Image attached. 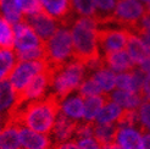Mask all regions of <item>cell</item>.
Masks as SVG:
<instances>
[{
    "instance_id": "obj_1",
    "label": "cell",
    "mask_w": 150,
    "mask_h": 149,
    "mask_svg": "<svg viewBox=\"0 0 150 149\" xmlns=\"http://www.w3.org/2000/svg\"><path fill=\"white\" fill-rule=\"evenodd\" d=\"M60 100L56 94L50 92L39 100L17 103L7 120L16 122L18 126H26L37 132L49 135L60 113Z\"/></svg>"
},
{
    "instance_id": "obj_19",
    "label": "cell",
    "mask_w": 150,
    "mask_h": 149,
    "mask_svg": "<svg viewBox=\"0 0 150 149\" xmlns=\"http://www.w3.org/2000/svg\"><path fill=\"white\" fill-rule=\"evenodd\" d=\"M20 126L11 120H7L0 130V149H21Z\"/></svg>"
},
{
    "instance_id": "obj_17",
    "label": "cell",
    "mask_w": 150,
    "mask_h": 149,
    "mask_svg": "<svg viewBox=\"0 0 150 149\" xmlns=\"http://www.w3.org/2000/svg\"><path fill=\"white\" fill-rule=\"evenodd\" d=\"M60 111L72 117L74 120H83L84 116V96L82 95L77 89L73 91L72 94H69L66 98L61 101L60 105Z\"/></svg>"
},
{
    "instance_id": "obj_27",
    "label": "cell",
    "mask_w": 150,
    "mask_h": 149,
    "mask_svg": "<svg viewBox=\"0 0 150 149\" xmlns=\"http://www.w3.org/2000/svg\"><path fill=\"white\" fill-rule=\"evenodd\" d=\"M122 108L118 105L115 101H110L109 104H106L100 111L99 114L96 115V117L94 118V121L96 123H108V122H114L116 118L118 117V115L121 114Z\"/></svg>"
},
{
    "instance_id": "obj_38",
    "label": "cell",
    "mask_w": 150,
    "mask_h": 149,
    "mask_svg": "<svg viewBox=\"0 0 150 149\" xmlns=\"http://www.w3.org/2000/svg\"><path fill=\"white\" fill-rule=\"evenodd\" d=\"M101 149H122V148L120 147L116 142H111V143H108V144L101 145Z\"/></svg>"
},
{
    "instance_id": "obj_33",
    "label": "cell",
    "mask_w": 150,
    "mask_h": 149,
    "mask_svg": "<svg viewBox=\"0 0 150 149\" xmlns=\"http://www.w3.org/2000/svg\"><path fill=\"white\" fill-rule=\"evenodd\" d=\"M77 144L81 147V149H101V144L96 140L95 137H86V138H79L77 140Z\"/></svg>"
},
{
    "instance_id": "obj_40",
    "label": "cell",
    "mask_w": 150,
    "mask_h": 149,
    "mask_svg": "<svg viewBox=\"0 0 150 149\" xmlns=\"http://www.w3.org/2000/svg\"><path fill=\"white\" fill-rule=\"evenodd\" d=\"M5 122H6V121H5V118L0 116V123H5Z\"/></svg>"
},
{
    "instance_id": "obj_42",
    "label": "cell",
    "mask_w": 150,
    "mask_h": 149,
    "mask_svg": "<svg viewBox=\"0 0 150 149\" xmlns=\"http://www.w3.org/2000/svg\"><path fill=\"white\" fill-rule=\"evenodd\" d=\"M3 125H4V123H0V130H1V127H3Z\"/></svg>"
},
{
    "instance_id": "obj_15",
    "label": "cell",
    "mask_w": 150,
    "mask_h": 149,
    "mask_svg": "<svg viewBox=\"0 0 150 149\" xmlns=\"http://www.w3.org/2000/svg\"><path fill=\"white\" fill-rule=\"evenodd\" d=\"M105 66L112 70L114 72H129L137 66V64L132 60L127 50L111 51L103 55Z\"/></svg>"
},
{
    "instance_id": "obj_6",
    "label": "cell",
    "mask_w": 150,
    "mask_h": 149,
    "mask_svg": "<svg viewBox=\"0 0 150 149\" xmlns=\"http://www.w3.org/2000/svg\"><path fill=\"white\" fill-rule=\"evenodd\" d=\"M48 67L47 60H18L7 79L18 95L37 74L45 71Z\"/></svg>"
},
{
    "instance_id": "obj_26",
    "label": "cell",
    "mask_w": 150,
    "mask_h": 149,
    "mask_svg": "<svg viewBox=\"0 0 150 149\" xmlns=\"http://www.w3.org/2000/svg\"><path fill=\"white\" fill-rule=\"evenodd\" d=\"M116 4H117V0H95L94 18L96 21V23L114 17Z\"/></svg>"
},
{
    "instance_id": "obj_13",
    "label": "cell",
    "mask_w": 150,
    "mask_h": 149,
    "mask_svg": "<svg viewBox=\"0 0 150 149\" xmlns=\"http://www.w3.org/2000/svg\"><path fill=\"white\" fill-rule=\"evenodd\" d=\"M78 121L79 120H74V118L69 117L67 115H65L64 113L60 111L55 120V123L49 133L52 145L71 140L73 138Z\"/></svg>"
},
{
    "instance_id": "obj_10",
    "label": "cell",
    "mask_w": 150,
    "mask_h": 149,
    "mask_svg": "<svg viewBox=\"0 0 150 149\" xmlns=\"http://www.w3.org/2000/svg\"><path fill=\"white\" fill-rule=\"evenodd\" d=\"M40 9L60 22L61 26H72L77 16L73 12L71 0H39Z\"/></svg>"
},
{
    "instance_id": "obj_43",
    "label": "cell",
    "mask_w": 150,
    "mask_h": 149,
    "mask_svg": "<svg viewBox=\"0 0 150 149\" xmlns=\"http://www.w3.org/2000/svg\"><path fill=\"white\" fill-rule=\"evenodd\" d=\"M51 149H52V148H51Z\"/></svg>"
},
{
    "instance_id": "obj_22",
    "label": "cell",
    "mask_w": 150,
    "mask_h": 149,
    "mask_svg": "<svg viewBox=\"0 0 150 149\" xmlns=\"http://www.w3.org/2000/svg\"><path fill=\"white\" fill-rule=\"evenodd\" d=\"M126 50H127V53L129 54V56L132 57V60L137 65H139L142 61H144L145 59L150 55L144 42L134 33H129L128 40H127Z\"/></svg>"
},
{
    "instance_id": "obj_18",
    "label": "cell",
    "mask_w": 150,
    "mask_h": 149,
    "mask_svg": "<svg viewBox=\"0 0 150 149\" xmlns=\"http://www.w3.org/2000/svg\"><path fill=\"white\" fill-rule=\"evenodd\" d=\"M116 143L122 149H144L142 132L134 127H121L116 135Z\"/></svg>"
},
{
    "instance_id": "obj_23",
    "label": "cell",
    "mask_w": 150,
    "mask_h": 149,
    "mask_svg": "<svg viewBox=\"0 0 150 149\" xmlns=\"http://www.w3.org/2000/svg\"><path fill=\"white\" fill-rule=\"evenodd\" d=\"M118 125L115 122H108V123H95L93 137L101 144H108L111 142H116V135L118 131Z\"/></svg>"
},
{
    "instance_id": "obj_36",
    "label": "cell",
    "mask_w": 150,
    "mask_h": 149,
    "mask_svg": "<svg viewBox=\"0 0 150 149\" xmlns=\"http://www.w3.org/2000/svg\"><path fill=\"white\" fill-rule=\"evenodd\" d=\"M52 149H81V147L74 140H67V142H62V143L52 145Z\"/></svg>"
},
{
    "instance_id": "obj_37",
    "label": "cell",
    "mask_w": 150,
    "mask_h": 149,
    "mask_svg": "<svg viewBox=\"0 0 150 149\" xmlns=\"http://www.w3.org/2000/svg\"><path fill=\"white\" fill-rule=\"evenodd\" d=\"M138 66H139V67H140L142 70H143L146 74H149V73H150V55L145 59L144 61H142Z\"/></svg>"
},
{
    "instance_id": "obj_3",
    "label": "cell",
    "mask_w": 150,
    "mask_h": 149,
    "mask_svg": "<svg viewBox=\"0 0 150 149\" xmlns=\"http://www.w3.org/2000/svg\"><path fill=\"white\" fill-rule=\"evenodd\" d=\"M49 69L51 73L50 89L61 101L73 91H76L87 76L84 64H82L76 59L59 67Z\"/></svg>"
},
{
    "instance_id": "obj_21",
    "label": "cell",
    "mask_w": 150,
    "mask_h": 149,
    "mask_svg": "<svg viewBox=\"0 0 150 149\" xmlns=\"http://www.w3.org/2000/svg\"><path fill=\"white\" fill-rule=\"evenodd\" d=\"M110 95L112 101L117 103L120 106L125 109H138L140 104L144 101L142 94L134 93L131 91H123V89H116Z\"/></svg>"
},
{
    "instance_id": "obj_32",
    "label": "cell",
    "mask_w": 150,
    "mask_h": 149,
    "mask_svg": "<svg viewBox=\"0 0 150 149\" xmlns=\"http://www.w3.org/2000/svg\"><path fill=\"white\" fill-rule=\"evenodd\" d=\"M116 87L117 89H123V91H131L133 92L132 87V76L129 72H121L116 76Z\"/></svg>"
},
{
    "instance_id": "obj_8",
    "label": "cell",
    "mask_w": 150,
    "mask_h": 149,
    "mask_svg": "<svg viewBox=\"0 0 150 149\" xmlns=\"http://www.w3.org/2000/svg\"><path fill=\"white\" fill-rule=\"evenodd\" d=\"M39 10V0H0V13L12 25Z\"/></svg>"
},
{
    "instance_id": "obj_28",
    "label": "cell",
    "mask_w": 150,
    "mask_h": 149,
    "mask_svg": "<svg viewBox=\"0 0 150 149\" xmlns=\"http://www.w3.org/2000/svg\"><path fill=\"white\" fill-rule=\"evenodd\" d=\"M13 25L0 13V48H12Z\"/></svg>"
},
{
    "instance_id": "obj_35",
    "label": "cell",
    "mask_w": 150,
    "mask_h": 149,
    "mask_svg": "<svg viewBox=\"0 0 150 149\" xmlns=\"http://www.w3.org/2000/svg\"><path fill=\"white\" fill-rule=\"evenodd\" d=\"M142 96L144 98V101H150V73L145 77L144 86L142 89Z\"/></svg>"
},
{
    "instance_id": "obj_4",
    "label": "cell",
    "mask_w": 150,
    "mask_h": 149,
    "mask_svg": "<svg viewBox=\"0 0 150 149\" xmlns=\"http://www.w3.org/2000/svg\"><path fill=\"white\" fill-rule=\"evenodd\" d=\"M12 49L18 60H45L44 40L40 39L26 20L13 25Z\"/></svg>"
},
{
    "instance_id": "obj_24",
    "label": "cell",
    "mask_w": 150,
    "mask_h": 149,
    "mask_svg": "<svg viewBox=\"0 0 150 149\" xmlns=\"http://www.w3.org/2000/svg\"><path fill=\"white\" fill-rule=\"evenodd\" d=\"M18 57L12 48H0V81L7 79Z\"/></svg>"
},
{
    "instance_id": "obj_41",
    "label": "cell",
    "mask_w": 150,
    "mask_h": 149,
    "mask_svg": "<svg viewBox=\"0 0 150 149\" xmlns=\"http://www.w3.org/2000/svg\"><path fill=\"white\" fill-rule=\"evenodd\" d=\"M140 1H143V3H149L150 0H140Z\"/></svg>"
},
{
    "instance_id": "obj_12",
    "label": "cell",
    "mask_w": 150,
    "mask_h": 149,
    "mask_svg": "<svg viewBox=\"0 0 150 149\" xmlns=\"http://www.w3.org/2000/svg\"><path fill=\"white\" fill-rule=\"evenodd\" d=\"M25 20L28 22L29 26L34 29V32L44 42H47L57 31V28L61 26L57 20L52 18L43 10H39L38 12L29 15V16L25 17Z\"/></svg>"
},
{
    "instance_id": "obj_34",
    "label": "cell",
    "mask_w": 150,
    "mask_h": 149,
    "mask_svg": "<svg viewBox=\"0 0 150 149\" xmlns=\"http://www.w3.org/2000/svg\"><path fill=\"white\" fill-rule=\"evenodd\" d=\"M134 34H137L139 38L144 42V44L146 45V48H148V50H149V53H150V27L139 28Z\"/></svg>"
},
{
    "instance_id": "obj_20",
    "label": "cell",
    "mask_w": 150,
    "mask_h": 149,
    "mask_svg": "<svg viewBox=\"0 0 150 149\" xmlns=\"http://www.w3.org/2000/svg\"><path fill=\"white\" fill-rule=\"evenodd\" d=\"M111 101L109 93H101L84 98V120H94L99 111Z\"/></svg>"
},
{
    "instance_id": "obj_30",
    "label": "cell",
    "mask_w": 150,
    "mask_h": 149,
    "mask_svg": "<svg viewBox=\"0 0 150 149\" xmlns=\"http://www.w3.org/2000/svg\"><path fill=\"white\" fill-rule=\"evenodd\" d=\"M77 91L87 98V96H92V95H96V94H101L104 93L101 87L99 86V83L96 82L92 76H86V78L83 79V82L79 84V87L77 88Z\"/></svg>"
},
{
    "instance_id": "obj_16",
    "label": "cell",
    "mask_w": 150,
    "mask_h": 149,
    "mask_svg": "<svg viewBox=\"0 0 150 149\" xmlns=\"http://www.w3.org/2000/svg\"><path fill=\"white\" fill-rule=\"evenodd\" d=\"M17 99V92L13 89L9 79L0 81V116L4 117L5 121H7L13 109L16 108Z\"/></svg>"
},
{
    "instance_id": "obj_14",
    "label": "cell",
    "mask_w": 150,
    "mask_h": 149,
    "mask_svg": "<svg viewBox=\"0 0 150 149\" xmlns=\"http://www.w3.org/2000/svg\"><path fill=\"white\" fill-rule=\"evenodd\" d=\"M21 149H51L52 142L49 135L37 132L26 126H20Z\"/></svg>"
},
{
    "instance_id": "obj_7",
    "label": "cell",
    "mask_w": 150,
    "mask_h": 149,
    "mask_svg": "<svg viewBox=\"0 0 150 149\" xmlns=\"http://www.w3.org/2000/svg\"><path fill=\"white\" fill-rule=\"evenodd\" d=\"M146 13V6L140 0H117L114 18L118 21L127 31L133 33L140 20Z\"/></svg>"
},
{
    "instance_id": "obj_39",
    "label": "cell",
    "mask_w": 150,
    "mask_h": 149,
    "mask_svg": "<svg viewBox=\"0 0 150 149\" xmlns=\"http://www.w3.org/2000/svg\"><path fill=\"white\" fill-rule=\"evenodd\" d=\"M145 6H146V11H150V1H149V3H146V5H145Z\"/></svg>"
},
{
    "instance_id": "obj_2",
    "label": "cell",
    "mask_w": 150,
    "mask_h": 149,
    "mask_svg": "<svg viewBox=\"0 0 150 149\" xmlns=\"http://www.w3.org/2000/svg\"><path fill=\"white\" fill-rule=\"evenodd\" d=\"M73 56L82 64H89L101 57L96 40V21L94 17L81 16L71 26Z\"/></svg>"
},
{
    "instance_id": "obj_29",
    "label": "cell",
    "mask_w": 150,
    "mask_h": 149,
    "mask_svg": "<svg viewBox=\"0 0 150 149\" xmlns=\"http://www.w3.org/2000/svg\"><path fill=\"white\" fill-rule=\"evenodd\" d=\"M71 6L73 12L79 17H94L95 0H71Z\"/></svg>"
},
{
    "instance_id": "obj_25",
    "label": "cell",
    "mask_w": 150,
    "mask_h": 149,
    "mask_svg": "<svg viewBox=\"0 0 150 149\" xmlns=\"http://www.w3.org/2000/svg\"><path fill=\"white\" fill-rule=\"evenodd\" d=\"M87 76H92L98 82L104 93H109L111 91H114V88L116 87V74L112 70L106 67V66L94 71L93 73L87 74Z\"/></svg>"
},
{
    "instance_id": "obj_5",
    "label": "cell",
    "mask_w": 150,
    "mask_h": 149,
    "mask_svg": "<svg viewBox=\"0 0 150 149\" xmlns=\"http://www.w3.org/2000/svg\"><path fill=\"white\" fill-rule=\"evenodd\" d=\"M45 60L49 67L55 69L73 60V40L71 29L66 26H60L50 38L44 42Z\"/></svg>"
},
{
    "instance_id": "obj_31",
    "label": "cell",
    "mask_w": 150,
    "mask_h": 149,
    "mask_svg": "<svg viewBox=\"0 0 150 149\" xmlns=\"http://www.w3.org/2000/svg\"><path fill=\"white\" fill-rule=\"evenodd\" d=\"M138 114L140 118V123L143 127V133L150 132V101H143L138 108Z\"/></svg>"
},
{
    "instance_id": "obj_9",
    "label": "cell",
    "mask_w": 150,
    "mask_h": 149,
    "mask_svg": "<svg viewBox=\"0 0 150 149\" xmlns=\"http://www.w3.org/2000/svg\"><path fill=\"white\" fill-rule=\"evenodd\" d=\"M129 31L123 28H99L96 27V40L100 55L117 50H123L127 47Z\"/></svg>"
},
{
    "instance_id": "obj_11",
    "label": "cell",
    "mask_w": 150,
    "mask_h": 149,
    "mask_svg": "<svg viewBox=\"0 0 150 149\" xmlns=\"http://www.w3.org/2000/svg\"><path fill=\"white\" fill-rule=\"evenodd\" d=\"M50 82H51V73H50V69L48 67L45 71L37 74L29 82V84L18 94L17 103L43 99L44 96L49 94L48 92L50 89Z\"/></svg>"
}]
</instances>
